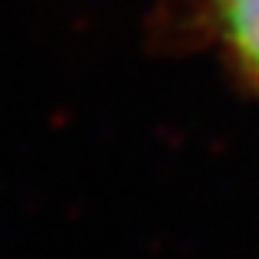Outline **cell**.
I'll list each match as a JSON object with an SVG mask.
<instances>
[{
	"label": "cell",
	"mask_w": 259,
	"mask_h": 259,
	"mask_svg": "<svg viewBox=\"0 0 259 259\" xmlns=\"http://www.w3.org/2000/svg\"><path fill=\"white\" fill-rule=\"evenodd\" d=\"M239 54L259 71V0H215Z\"/></svg>",
	"instance_id": "6da1fadb"
}]
</instances>
